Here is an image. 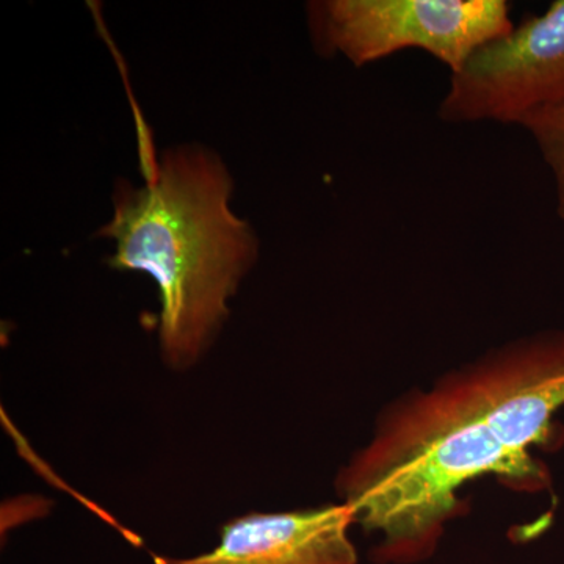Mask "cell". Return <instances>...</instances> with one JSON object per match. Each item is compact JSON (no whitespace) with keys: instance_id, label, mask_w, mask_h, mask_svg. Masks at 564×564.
Segmentation results:
<instances>
[{"instance_id":"obj_6","label":"cell","mask_w":564,"mask_h":564,"mask_svg":"<svg viewBox=\"0 0 564 564\" xmlns=\"http://www.w3.org/2000/svg\"><path fill=\"white\" fill-rule=\"evenodd\" d=\"M519 128L532 137L552 174L556 215L564 221V106L530 115Z\"/></svg>"},{"instance_id":"obj_3","label":"cell","mask_w":564,"mask_h":564,"mask_svg":"<svg viewBox=\"0 0 564 564\" xmlns=\"http://www.w3.org/2000/svg\"><path fill=\"white\" fill-rule=\"evenodd\" d=\"M314 51L355 68L406 50L426 52L451 74L514 29L507 0H314L306 6Z\"/></svg>"},{"instance_id":"obj_4","label":"cell","mask_w":564,"mask_h":564,"mask_svg":"<svg viewBox=\"0 0 564 564\" xmlns=\"http://www.w3.org/2000/svg\"><path fill=\"white\" fill-rule=\"evenodd\" d=\"M564 106V0L489 41L451 74L437 118L445 124L521 126Z\"/></svg>"},{"instance_id":"obj_5","label":"cell","mask_w":564,"mask_h":564,"mask_svg":"<svg viewBox=\"0 0 564 564\" xmlns=\"http://www.w3.org/2000/svg\"><path fill=\"white\" fill-rule=\"evenodd\" d=\"M351 511L328 503L282 513H251L221 529V541L192 558L154 556V564H358Z\"/></svg>"},{"instance_id":"obj_2","label":"cell","mask_w":564,"mask_h":564,"mask_svg":"<svg viewBox=\"0 0 564 564\" xmlns=\"http://www.w3.org/2000/svg\"><path fill=\"white\" fill-rule=\"evenodd\" d=\"M564 406V343L530 334L494 347L399 397L377 421L395 447L445 489L459 492L484 475L521 489L547 488L530 448L544 443Z\"/></svg>"},{"instance_id":"obj_1","label":"cell","mask_w":564,"mask_h":564,"mask_svg":"<svg viewBox=\"0 0 564 564\" xmlns=\"http://www.w3.org/2000/svg\"><path fill=\"white\" fill-rule=\"evenodd\" d=\"M232 193L217 152L177 144L152 163L141 187L118 182L113 215L96 232L115 242L110 269L158 285L159 351L173 372L198 366L214 347L259 259L258 234L232 210Z\"/></svg>"}]
</instances>
